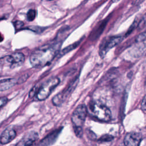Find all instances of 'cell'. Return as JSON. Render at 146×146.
Listing matches in <instances>:
<instances>
[{"mask_svg": "<svg viewBox=\"0 0 146 146\" xmlns=\"http://www.w3.org/2000/svg\"><path fill=\"white\" fill-rule=\"evenodd\" d=\"M60 43L54 42L44 45L34 51L30 56V62L34 67H41L49 64L58 54Z\"/></svg>", "mask_w": 146, "mask_h": 146, "instance_id": "6da1fadb", "label": "cell"}, {"mask_svg": "<svg viewBox=\"0 0 146 146\" xmlns=\"http://www.w3.org/2000/svg\"><path fill=\"white\" fill-rule=\"evenodd\" d=\"M90 110L91 113L100 121H108L111 119V112L110 109L103 104L92 103L90 106Z\"/></svg>", "mask_w": 146, "mask_h": 146, "instance_id": "7a4b0ae2", "label": "cell"}, {"mask_svg": "<svg viewBox=\"0 0 146 146\" xmlns=\"http://www.w3.org/2000/svg\"><path fill=\"white\" fill-rule=\"evenodd\" d=\"M60 82L58 78H52L44 82L38 90L36 92V99L38 100H43L47 99L54 90L57 87Z\"/></svg>", "mask_w": 146, "mask_h": 146, "instance_id": "3957f363", "label": "cell"}, {"mask_svg": "<svg viewBox=\"0 0 146 146\" xmlns=\"http://www.w3.org/2000/svg\"><path fill=\"white\" fill-rule=\"evenodd\" d=\"M87 115V108L84 104L79 105L73 112L71 120L74 128H82Z\"/></svg>", "mask_w": 146, "mask_h": 146, "instance_id": "277c9868", "label": "cell"}, {"mask_svg": "<svg viewBox=\"0 0 146 146\" xmlns=\"http://www.w3.org/2000/svg\"><path fill=\"white\" fill-rule=\"evenodd\" d=\"M78 82V79H76L74 81L72 82L70 84L69 86L66 88V90L62 91V92L56 94L53 98H52V103L54 105L56 106H60L64 100L71 93V92L74 90L76 87Z\"/></svg>", "mask_w": 146, "mask_h": 146, "instance_id": "5b68a950", "label": "cell"}, {"mask_svg": "<svg viewBox=\"0 0 146 146\" xmlns=\"http://www.w3.org/2000/svg\"><path fill=\"white\" fill-rule=\"evenodd\" d=\"M123 39V37L121 36H112L104 41L100 47V55L104 56L111 48L120 43Z\"/></svg>", "mask_w": 146, "mask_h": 146, "instance_id": "8992f818", "label": "cell"}, {"mask_svg": "<svg viewBox=\"0 0 146 146\" xmlns=\"http://www.w3.org/2000/svg\"><path fill=\"white\" fill-rule=\"evenodd\" d=\"M142 140V136L138 132H131L126 134L124 139L125 146H139Z\"/></svg>", "mask_w": 146, "mask_h": 146, "instance_id": "52a82bcc", "label": "cell"}, {"mask_svg": "<svg viewBox=\"0 0 146 146\" xmlns=\"http://www.w3.org/2000/svg\"><path fill=\"white\" fill-rule=\"evenodd\" d=\"M6 57L7 63L10 64L11 68L20 66L25 61V56L21 52H15Z\"/></svg>", "mask_w": 146, "mask_h": 146, "instance_id": "ba28073f", "label": "cell"}, {"mask_svg": "<svg viewBox=\"0 0 146 146\" xmlns=\"http://www.w3.org/2000/svg\"><path fill=\"white\" fill-rule=\"evenodd\" d=\"M17 136L16 132L12 128L6 129L0 135V144L5 145L13 141Z\"/></svg>", "mask_w": 146, "mask_h": 146, "instance_id": "9c48e42d", "label": "cell"}, {"mask_svg": "<svg viewBox=\"0 0 146 146\" xmlns=\"http://www.w3.org/2000/svg\"><path fill=\"white\" fill-rule=\"evenodd\" d=\"M60 132V129H57L48 135L40 141L39 146H50L57 139Z\"/></svg>", "mask_w": 146, "mask_h": 146, "instance_id": "30bf717a", "label": "cell"}, {"mask_svg": "<svg viewBox=\"0 0 146 146\" xmlns=\"http://www.w3.org/2000/svg\"><path fill=\"white\" fill-rule=\"evenodd\" d=\"M17 83V80L14 78H7L0 80V91H5L12 88Z\"/></svg>", "mask_w": 146, "mask_h": 146, "instance_id": "8fae6325", "label": "cell"}, {"mask_svg": "<svg viewBox=\"0 0 146 146\" xmlns=\"http://www.w3.org/2000/svg\"><path fill=\"white\" fill-rule=\"evenodd\" d=\"M80 41L79 40V41H78V42H75V43H73L72 44L70 45V46H68V47H66L64 49H63V50L62 51V55H64V54H65L66 53H67L68 52H69V51H71L72 50L75 48L79 45V44L80 43Z\"/></svg>", "mask_w": 146, "mask_h": 146, "instance_id": "7c38bea8", "label": "cell"}, {"mask_svg": "<svg viewBox=\"0 0 146 146\" xmlns=\"http://www.w3.org/2000/svg\"><path fill=\"white\" fill-rule=\"evenodd\" d=\"M36 10L34 9H30L28 11L27 13V19L29 21H33L36 17Z\"/></svg>", "mask_w": 146, "mask_h": 146, "instance_id": "4fadbf2b", "label": "cell"}, {"mask_svg": "<svg viewBox=\"0 0 146 146\" xmlns=\"http://www.w3.org/2000/svg\"><path fill=\"white\" fill-rule=\"evenodd\" d=\"M145 32H143V33L139 34L136 39V42H145Z\"/></svg>", "mask_w": 146, "mask_h": 146, "instance_id": "5bb4252c", "label": "cell"}, {"mask_svg": "<svg viewBox=\"0 0 146 146\" xmlns=\"http://www.w3.org/2000/svg\"><path fill=\"white\" fill-rule=\"evenodd\" d=\"M30 29L31 30H33V31L34 32H36V33H42L44 30V28L43 27H36V26H31L30 27Z\"/></svg>", "mask_w": 146, "mask_h": 146, "instance_id": "9a60e30c", "label": "cell"}, {"mask_svg": "<svg viewBox=\"0 0 146 146\" xmlns=\"http://www.w3.org/2000/svg\"><path fill=\"white\" fill-rule=\"evenodd\" d=\"M137 22L136 21H134V22L132 23V25L129 28L126 35H129V34H131L132 32V31L135 29V27H137Z\"/></svg>", "mask_w": 146, "mask_h": 146, "instance_id": "2e32d148", "label": "cell"}, {"mask_svg": "<svg viewBox=\"0 0 146 146\" xmlns=\"http://www.w3.org/2000/svg\"><path fill=\"white\" fill-rule=\"evenodd\" d=\"M8 99L6 97H3V98H0V109L2 108L3 106H5L6 103H7Z\"/></svg>", "mask_w": 146, "mask_h": 146, "instance_id": "e0dca14e", "label": "cell"}, {"mask_svg": "<svg viewBox=\"0 0 146 146\" xmlns=\"http://www.w3.org/2000/svg\"><path fill=\"white\" fill-rule=\"evenodd\" d=\"M37 91H38V87L36 86H35L30 91V92L29 93V97L33 98L35 95V94H36Z\"/></svg>", "mask_w": 146, "mask_h": 146, "instance_id": "ac0fdd59", "label": "cell"}, {"mask_svg": "<svg viewBox=\"0 0 146 146\" xmlns=\"http://www.w3.org/2000/svg\"><path fill=\"white\" fill-rule=\"evenodd\" d=\"M145 103H146V101H145V96H144L143 100L141 102V108L143 110V111L145 112V108H146V106H145Z\"/></svg>", "mask_w": 146, "mask_h": 146, "instance_id": "d6986e66", "label": "cell"}, {"mask_svg": "<svg viewBox=\"0 0 146 146\" xmlns=\"http://www.w3.org/2000/svg\"><path fill=\"white\" fill-rule=\"evenodd\" d=\"M5 63H7L6 56H5V57L1 58H0V66L2 65V64H5Z\"/></svg>", "mask_w": 146, "mask_h": 146, "instance_id": "ffe728a7", "label": "cell"}, {"mask_svg": "<svg viewBox=\"0 0 146 146\" xmlns=\"http://www.w3.org/2000/svg\"><path fill=\"white\" fill-rule=\"evenodd\" d=\"M25 139H22L21 140H20L15 146H25Z\"/></svg>", "mask_w": 146, "mask_h": 146, "instance_id": "44dd1931", "label": "cell"}, {"mask_svg": "<svg viewBox=\"0 0 146 146\" xmlns=\"http://www.w3.org/2000/svg\"><path fill=\"white\" fill-rule=\"evenodd\" d=\"M14 24H15V28H20L23 25V23L20 21H17L15 22Z\"/></svg>", "mask_w": 146, "mask_h": 146, "instance_id": "7402d4cb", "label": "cell"}, {"mask_svg": "<svg viewBox=\"0 0 146 146\" xmlns=\"http://www.w3.org/2000/svg\"><path fill=\"white\" fill-rule=\"evenodd\" d=\"M144 0H136V4L137 5H139L140 3H142Z\"/></svg>", "mask_w": 146, "mask_h": 146, "instance_id": "603a6c76", "label": "cell"}, {"mask_svg": "<svg viewBox=\"0 0 146 146\" xmlns=\"http://www.w3.org/2000/svg\"><path fill=\"white\" fill-rule=\"evenodd\" d=\"M3 40V37L2 36V35L0 34V42H2Z\"/></svg>", "mask_w": 146, "mask_h": 146, "instance_id": "cb8c5ba5", "label": "cell"}, {"mask_svg": "<svg viewBox=\"0 0 146 146\" xmlns=\"http://www.w3.org/2000/svg\"><path fill=\"white\" fill-rule=\"evenodd\" d=\"M119 0H112V2H117V1H119Z\"/></svg>", "mask_w": 146, "mask_h": 146, "instance_id": "d4e9b609", "label": "cell"}, {"mask_svg": "<svg viewBox=\"0 0 146 146\" xmlns=\"http://www.w3.org/2000/svg\"><path fill=\"white\" fill-rule=\"evenodd\" d=\"M48 1H52V0H48Z\"/></svg>", "mask_w": 146, "mask_h": 146, "instance_id": "484cf974", "label": "cell"}]
</instances>
